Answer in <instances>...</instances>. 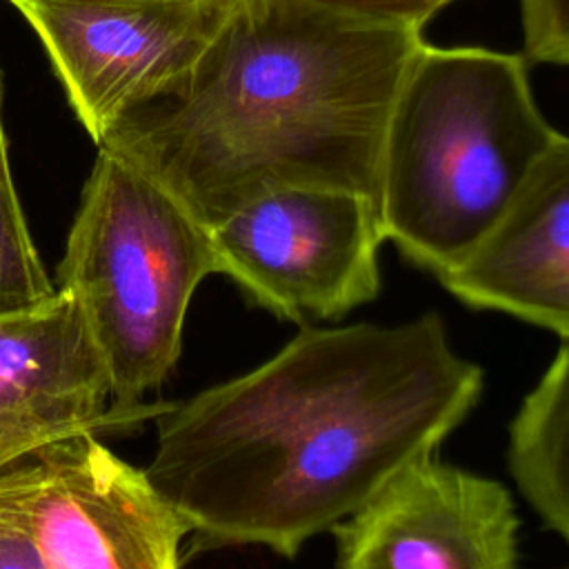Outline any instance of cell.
Segmentation results:
<instances>
[{"mask_svg": "<svg viewBox=\"0 0 569 569\" xmlns=\"http://www.w3.org/2000/svg\"><path fill=\"white\" fill-rule=\"evenodd\" d=\"M485 371L438 311L300 331L158 420L147 478L204 545L296 558L473 411Z\"/></svg>", "mask_w": 569, "mask_h": 569, "instance_id": "6da1fadb", "label": "cell"}, {"mask_svg": "<svg viewBox=\"0 0 569 569\" xmlns=\"http://www.w3.org/2000/svg\"><path fill=\"white\" fill-rule=\"evenodd\" d=\"M425 42L420 29L309 0H240L189 84L100 144L144 167L207 227L282 187L378 202L387 122Z\"/></svg>", "mask_w": 569, "mask_h": 569, "instance_id": "7a4b0ae2", "label": "cell"}, {"mask_svg": "<svg viewBox=\"0 0 569 569\" xmlns=\"http://www.w3.org/2000/svg\"><path fill=\"white\" fill-rule=\"evenodd\" d=\"M558 136L533 98L525 56L425 42L382 140L385 240L413 267L449 273L500 222Z\"/></svg>", "mask_w": 569, "mask_h": 569, "instance_id": "3957f363", "label": "cell"}, {"mask_svg": "<svg viewBox=\"0 0 569 569\" xmlns=\"http://www.w3.org/2000/svg\"><path fill=\"white\" fill-rule=\"evenodd\" d=\"M211 273L209 227L144 167L100 144L56 287L69 289L87 316L113 405H142L167 380L180 358L189 302Z\"/></svg>", "mask_w": 569, "mask_h": 569, "instance_id": "277c9868", "label": "cell"}, {"mask_svg": "<svg viewBox=\"0 0 569 569\" xmlns=\"http://www.w3.org/2000/svg\"><path fill=\"white\" fill-rule=\"evenodd\" d=\"M193 529L136 469L73 431L0 467V569H176Z\"/></svg>", "mask_w": 569, "mask_h": 569, "instance_id": "5b68a950", "label": "cell"}, {"mask_svg": "<svg viewBox=\"0 0 569 569\" xmlns=\"http://www.w3.org/2000/svg\"><path fill=\"white\" fill-rule=\"evenodd\" d=\"M216 273L244 298L300 327L340 320L380 291L385 242L371 196L282 187L247 200L209 227Z\"/></svg>", "mask_w": 569, "mask_h": 569, "instance_id": "8992f818", "label": "cell"}, {"mask_svg": "<svg viewBox=\"0 0 569 569\" xmlns=\"http://www.w3.org/2000/svg\"><path fill=\"white\" fill-rule=\"evenodd\" d=\"M38 33L84 131L176 98L240 0H9Z\"/></svg>", "mask_w": 569, "mask_h": 569, "instance_id": "52a82bcc", "label": "cell"}, {"mask_svg": "<svg viewBox=\"0 0 569 569\" xmlns=\"http://www.w3.org/2000/svg\"><path fill=\"white\" fill-rule=\"evenodd\" d=\"M518 531L511 491L447 465L438 449L405 462L331 527L340 569H513Z\"/></svg>", "mask_w": 569, "mask_h": 569, "instance_id": "ba28073f", "label": "cell"}, {"mask_svg": "<svg viewBox=\"0 0 569 569\" xmlns=\"http://www.w3.org/2000/svg\"><path fill=\"white\" fill-rule=\"evenodd\" d=\"M438 280L471 309L569 338V136L540 156L478 249Z\"/></svg>", "mask_w": 569, "mask_h": 569, "instance_id": "9c48e42d", "label": "cell"}, {"mask_svg": "<svg viewBox=\"0 0 569 569\" xmlns=\"http://www.w3.org/2000/svg\"><path fill=\"white\" fill-rule=\"evenodd\" d=\"M171 405L111 402L107 360L69 289L58 287L36 307L0 313V418L104 433L160 418Z\"/></svg>", "mask_w": 569, "mask_h": 569, "instance_id": "30bf717a", "label": "cell"}, {"mask_svg": "<svg viewBox=\"0 0 569 569\" xmlns=\"http://www.w3.org/2000/svg\"><path fill=\"white\" fill-rule=\"evenodd\" d=\"M507 467L540 520L569 542V338L509 422Z\"/></svg>", "mask_w": 569, "mask_h": 569, "instance_id": "8fae6325", "label": "cell"}, {"mask_svg": "<svg viewBox=\"0 0 569 569\" xmlns=\"http://www.w3.org/2000/svg\"><path fill=\"white\" fill-rule=\"evenodd\" d=\"M58 291L49 278L13 184L9 149L2 120V71H0V313L36 307Z\"/></svg>", "mask_w": 569, "mask_h": 569, "instance_id": "7c38bea8", "label": "cell"}, {"mask_svg": "<svg viewBox=\"0 0 569 569\" xmlns=\"http://www.w3.org/2000/svg\"><path fill=\"white\" fill-rule=\"evenodd\" d=\"M525 58L569 67V0H520Z\"/></svg>", "mask_w": 569, "mask_h": 569, "instance_id": "4fadbf2b", "label": "cell"}, {"mask_svg": "<svg viewBox=\"0 0 569 569\" xmlns=\"http://www.w3.org/2000/svg\"><path fill=\"white\" fill-rule=\"evenodd\" d=\"M318 7L373 22L425 29V24L456 0H309Z\"/></svg>", "mask_w": 569, "mask_h": 569, "instance_id": "5bb4252c", "label": "cell"}, {"mask_svg": "<svg viewBox=\"0 0 569 569\" xmlns=\"http://www.w3.org/2000/svg\"><path fill=\"white\" fill-rule=\"evenodd\" d=\"M73 431H96V429L78 427V425L40 422V420L0 418V467L47 440H53V438H60V436H67ZM96 433H100V431H96Z\"/></svg>", "mask_w": 569, "mask_h": 569, "instance_id": "9a60e30c", "label": "cell"}]
</instances>
